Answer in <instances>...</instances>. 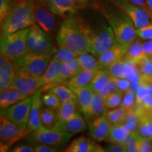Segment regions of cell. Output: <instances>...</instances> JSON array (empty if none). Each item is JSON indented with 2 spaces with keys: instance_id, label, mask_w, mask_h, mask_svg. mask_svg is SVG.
Here are the masks:
<instances>
[{
  "instance_id": "6da1fadb",
  "label": "cell",
  "mask_w": 152,
  "mask_h": 152,
  "mask_svg": "<svg viewBox=\"0 0 152 152\" xmlns=\"http://www.w3.org/2000/svg\"><path fill=\"white\" fill-rule=\"evenodd\" d=\"M77 17L90 43V53L96 58L116 42L113 29L103 14L89 20Z\"/></svg>"
},
{
  "instance_id": "7a4b0ae2",
  "label": "cell",
  "mask_w": 152,
  "mask_h": 152,
  "mask_svg": "<svg viewBox=\"0 0 152 152\" xmlns=\"http://www.w3.org/2000/svg\"><path fill=\"white\" fill-rule=\"evenodd\" d=\"M58 46L68 49L77 54L90 52V43L82 29L77 16H68L61 24L56 36Z\"/></svg>"
},
{
  "instance_id": "3957f363",
  "label": "cell",
  "mask_w": 152,
  "mask_h": 152,
  "mask_svg": "<svg viewBox=\"0 0 152 152\" xmlns=\"http://www.w3.org/2000/svg\"><path fill=\"white\" fill-rule=\"evenodd\" d=\"M102 14L111 26L118 42L130 45L136 40L137 28L132 20L116 6L106 2L102 6Z\"/></svg>"
},
{
  "instance_id": "277c9868",
  "label": "cell",
  "mask_w": 152,
  "mask_h": 152,
  "mask_svg": "<svg viewBox=\"0 0 152 152\" xmlns=\"http://www.w3.org/2000/svg\"><path fill=\"white\" fill-rule=\"evenodd\" d=\"M35 23V4L32 0H18L3 24L1 37L30 28Z\"/></svg>"
},
{
  "instance_id": "5b68a950",
  "label": "cell",
  "mask_w": 152,
  "mask_h": 152,
  "mask_svg": "<svg viewBox=\"0 0 152 152\" xmlns=\"http://www.w3.org/2000/svg\"><path fill=\"white\" fill-rule=\"evenodd\" d=\"M30 28L1 37L0 52L13 63L24 56L27 52V39Z\"/></svg>"
},
{
  "instance_id": "8992f818",
  "label": "cell",
  "mask_w": 152,
  "mask_h": 152,
  "mask_svg": "<svg viewBox=\"0 0 152 152\" xmlns=\"http://www.w3.org/2000/svg\"><path fill=\"white\" fill-rule=\"evenodd\" d=\"M57 51L52 39L37 24L30 27L27 39L26 53L35 55H54Z\"/></svg>"
},
{
  "instance_id": "52a82bcc",
  "label": "cell",
  "mask_w": 152,
  "mask_h": 152,
  "mask_svg": "<svg viewBox=\"0 0 152 152\" xmlns=\"http://www.w3.org/2000/svg\"><path fill=\"white\" fill-rule=\"evenodd\" d=\"M52 54L35 55L26 53L14 63L16 73L42 76L52 58Z\"/></svg>"
},
{
  "instance_id": "ba28073f",
  "label": "cell",
  "mask_w": 152,
  "mask_h": 152,
  "mask_svg": "<svg viewBox=\"0 0 152 152\" xmlns=\"http://www.w3.org/2000/svg\"><path fill=\"white\" fill-rule=\"evenodd\" d=\"M30 133L28 127L16 124L1 115L0 116V142L1 151H8L13 144L23 138H26Z\"/></svg>"
},
{
  "instance_id": "9c48e42d",
  "label": "cell",
  "mask_w": 152,
  "mask_h": 152,
  "mask_svg": "<svg viewBox=\"0 0 152 152\" xmlns=\"http://www.w3.org/2000/svg\"><path fill=\"white\" fill-rule=\"evenodd\" d=\"M73 135L69 132L42 127L39 130L30 132L26 140L35 144H46L57 147H63L68 144Z\"/></svg>"
},
{
  "instance_id": "30bf717a",
  "label": "cell",
  "mask_w": 152,
  "mask_h": 152,
  "mask_svg": "<svg viewBox=\"0 0 152 152\" xmlns=\"http://www.w3.org/2000/svg\"><path fill=\"white\" fill-rule=\"evenodd\" d=\"M116 6L132 20L136 28H141L152 23V14L130 0H109Z\"/></svg>"
},
{
  "instance_id": "8fae6325",
  "label": "cell",
  "mask_w": 152,
  "mask_h": 152,
  "mask_svg": "<svg viewBox=\"0 0 152 152\" xmlns=\"http://www.w3.org/2000/svg\"><path fill=\"white\" fill-rule=\"evenodd\" d=\"M32 101L33 97L30 95L14 105L1 109V115L16 124L28 127Z\"/></svg>"
},
{
  "instance_id": "7c38bea8",
  "label": "cell",
  "mask_w": 152,
  "mask_h": 152,
  "mask_svg": "<svg viewBox=\"0 0 152 152\" xmlns=\"http://www.w3.org/2000/svg\"><path fill=\"white\" fill-rule=\"evenodd\" d=\"M45 85V83L41 76H34L16 73V77L10 87H14L28 96H30L33 94L39 87Z\"/></svg>"
},
{
  "instance_id": "4fadbf2b",
  "label": "cell",
  "mask_w": 152,
  "mask_h": 152,
  "mask_svg": "<svg viewBox=\"0 0 152 152\" xmlns=\"http://www.w3.org/2000/svg\"><path fill=\"white\" fill-rule=\"evenodd\" d=\"M80 0H46L45 4L51 12L59 16H69L81 9Z\"/></svg>"
},
{
  "instance_id": "5bb4252c",
  "label": "cell",
  "mask_w": 152,
  "mask_h": 152,
  "mask_svg": "<svg viewBox=\"0 0 152 152\" xmlns=\"http://www.w3.org/2000/svg\"><path fill=\"white\" fill-rule=\"evenodd\" d=\"M34 4L35 23L47 35H51L54 31L56 26L54 14L49 10L44 3Z\"/></svg>"
},
{
  "instance_id": "9a60e30c",
  "label": "cell",
  "mask_w": 152,
  "mask_h": 152,
  "mask_svg": "<svg viewBox=\"0 0 152 152\" xmlns=\"http://www.w3.org/2000/svg\"><path fill=\"white\" fill-rule=\"evenodd\" d=\"M130 45H123L116 41L111 47L106 49L99 56L101 65L103 68H107L113 63L125 58Z\"/></svg>"
},
{
  "instance_id": "2e32d148",
  "label": "cell",
  "mask_w": 152,
  "mask_h": 152,
  "mask_svg": "<svg viewBox=\"0 0 152 152\" xmlns=\"http://www.w3.org/2000/svg\"><path fill=\"white\" fill-rule=\"evenodd\" d=\"M111 128V125L104 114L90 121L88 125L89 134L93 140L97 142H102L109 137Z\"/></svg>"
},
{
  "instance_id": "e0dca14e",
  "label": "cell",
  "mask_w": 152,
  "mask_h": 152,
  "mask_svg": "<svg viewBox=\"0 0 152 152\" xmlns=\"http://www.w3.org/2000/svg\"><path fill=\"white\" fill-rule=\"evenodd\" d=\"M41 92V90H37L33 94H32L33 101L28 124V128L30 132L39 130L43 127L40 120V109L43 103Z\"/></svg>"
},
{
  "instance_id": "ac0fdd59",
  "label": "cell",
  "mask_w": 152,
  "mask_h": 152,
  "mask_svg": "<svg viewBox=\"0 0 152 152\" xmlns=\"http://www.w3.org/2000/svg\"><path fill=\"white\" fill-rule=\"evenodd\" d=\"M52 129L75 134L86 130L87 124L84 118L79 113L76 112L75 115L68 121H58Z\"/></svg>"
},
{
  "instance_id": "d6986e66",
  "label": "cell",
  "mask_w": 152,
  "mask_h": 152,
  "mask_svg": "<svg viewBox=\"0 0 152 152\" xmlns=\"http://www.w3.org/2000/svg\"><path fill=\"white\" fill-rule=\"evenodd\" d=\"M16 71L14 63L1 55L0 56V90L8 88L16 77Z\"/></svg>"
},
{
  "instance_id": "ffe728a7",
  "label": "cell",
  "mask_w": 152,
  "mask_h": 152,
  "mask_svg": "<svg viewBox=\"0 0 152 152\" xmlns=\"http://www.w3.org/2000/svg\"><path fill=\"white\" fill-rule=\"evenodd\" d=\"M66 152H104V148L96 144L92 139L79 137L76 138L64 150Z\"/></svg>"
},
{
  "instance_id": "44dd1931",
  "label": "cell",
  "mask_w": 152,
  "mask_h": 152,
  "mask_svg": "<svg viewBox=\"0 0 152 152\" xmlns=\"http://www.w3.org/2000/svg\"><path fill=\"white\" fill-rule=\"evenodd\" d=\"M132 128L126 123L111 125L109 137L106 140L111 143L125 144L128 142L132 132Z\"/></svg>"
},
{
  "instance_id": "7402d4cb",
  "label": "cell",
  "mask_w": 152,
  "mask_h": 152,
  "mask_svg": "<svg viewBox=\"0 0 152 152\" xmlns=\"http://www.w3.org/2000/svg\"><path fill=\"white\" fill-rule=\"evenodd\" d=\"M29 96L21 91L17 90L14 87H9L1 91L0 94V108L1 109H6L14 105L23 99Z\"/></svg>"
},
{
  "instance_id": "603a6c76",
  "label": "cell",
  "mask_w": 152,
  "mask_h": 152,
  "mask_svg": "<svg viewBox=\"0 0 152 152\" xmlns=\"http://www.w3.org/2000/svg\"><path fill=\"white\" fill-rule=\"evenodd\" d=\"M106 106L103 96L99 93L93 92L90 106L85 117L87 121H92L100 115H104L106 111Z\"/></svg>"
},
{
  "instance_id": "cb8c5ba5",
  "label": "cell",
  "mask_w": 152,
  "mask_h": 152,
  "mask_svg": "<svg viewBox=\"0 0 152 152\" xmlns=\"http://www.w3.org/2000/svg\"><path fill=\"white\" fill-rule=\"evenodd\" d=\"M82 70L83 68L80 65V63L77 58L66 64H63L61 73L54 84L70 80L80 73Z\"/></svg>"
},
{
  "instance_id": "d4e9b609",
  "label": "cell",
  "mask_w": 152,
  "mask_h": 152,
  "mask_svg": "<svg viewBox=\"0 0 152 152\" xmlns=\"http://www.w3.org/2000/svg\"><path fill=\"white\" fill-rule=\"evenodd\" d=\"M72 90L75 92L76 95L77 104L80 106V110L85 115L88 110L94 91L92 90L90 85L80 87V88H75Z\"/></svg>"
},
{
  "instance_id": "484cf974",
  "label": "cell",
  "mask_w": 152,
  "mask_h": 152,
  "mask_svg": "<svg viewBox=\"0 0 152 152\" xmlns=\"http://www.w3.org/2000/svg\"><path fill=\"white\" fill-rule=\"evenodd\" d=\"M96 73V71L90 70H82L80 73L69 80L68 83V87L73 90L87 86L90 84Z\"/></svg>"
},
{
  "instance_id": "4316f807",
  "label": "cell",
  "mask_w": 152,
  "mask_h": 152,
  "mask_svg": "<svg viewBox=\"0 0 152 152\" xmlns=\"http://www.w3.org/2000/svg\"><path fill=\"white\" fill-rule=\"evenodd\" d=\"M63 64L52 57L49 62L47 69L45 70V73L41 76L42 78L45 82V85L52 84L54 85L56 79L58 78V75L61 73Z\"/></svg>"
},
{
  "instance_id": "83f0119b",
  "label": "cell",
  "mask_w": 152,
  "mask_h": 152,
  "mask_svg": "<svg viewBox=\"0 0 152 152\" xmlns=\"http://www.w3.org/2000/svg\"><path fill=\"white\" fill-rule=\"evenodd\" d=\"M111 79V75L107 68H102L96 72L89 85L94 92L100 93L108 85Z\"/></svg>"
},
{
  "instance_id": "f1b7e54d",
  "label": "cell",
  "mask_w": 152,
  "mask_h": 152,
  "mask_svg": "<svg viewBox=\"0 0 152 152\" xmlns=\"http://www.w3.org/2000/svg\"><path fill=\"white\" fill-rule=\"evenodd\" d=\"M147 57V55L144 52L142 43L136 39L130 45L125 58L134 63L137 66Z\"/></svg>"
},
{
  "instance_id": "f546056e",
  "label": "cell",
  "mask_w": 152,
  "mask_h": 152,
  "mask_svg": "<svg viewBox=\"0 0 152 152\" xmlns=\"http://www.w3.org/2000/svg\"><path fill=\"white\" fill-rule=\"evenodd\" d=\"M77 58L83 70H90L97 72L103 68L96 57L88 52L81 53L77 56Z\"/></svg>"
},
{
  "instance_id": "4dcf8cb0",
  "label": "cell",
  "mask_w": 152,
  "mask_h": 152,
  "mask_svg": "<svg viewBox=\"0 0 152 152\" xmlns=\"http://www.w3.org/2000/svg\"><path fill=\"white\" fill-rule=\"evenodd\" d=\"M40 120L44 128L52 129L58 121L57 110L47 107L46 106H42L40 109Z\"/></svg>"
},
{
  "instance_id": "1f68e13d",
  "label": "cell",
  "mask_w": 152,
  "mask_h": 152,
  "mask_svg": "<svg viewBox=\"0 0 152 152\" xmlns=\"http://www.w3.org/2000/svg\"><path fill=\"white\" fill-rule=\"evenodd\" d=\"M77 101L76 99L62 103L60 107L57 109L58 121H68L76 113V106Z\"/></svg>"
},
{
  "instance_id": "d6a6232c",
  "label": "cell",
  "mask_w": 152,
  "mask_h": 152,
  "mask_svg": "<svg viewBox=\"0 0 152 152\" xmlns=\"http://www.w3.org/2000/svg\"><path fill=\"white\" fill-rule=\"evenodd\" d=\"M127 113H128V111L121 106V107L112 109V110H110V111H106L104 113V115L110 124L113 125L124 122Z\"/></svg>"
},
{
  "instance_id": "836d02e7",
  "label": "cell",
  "mask_w": 152,
  "mask_h": 152,
  "mask_svg": "<svg viewBox=\"0 0 152 152\" xmlns=\"http://www.w3.org/2000/svg\"><path fill=\"white\" fill-rule=\"evenodd\" d=\"M50 90L58 96L62 103H65V102L77 99L75 92L70 87L68 88L64 85H56V86L52 87Z\"/></svg>"
},
{
  "instance_id": "e575fe53",
  "label": "cell",
  "mask_w": 152,
  "mask_h": 152,
  "mask_svg": "<svg viewBox=\"0 0 152 152\" xmlns=\"http://www.w3.org/2000/svg\"><path fill=\"white\" fill-rule=\"evenodd\" d=\"M152 94V85L149 83L139 82L135 94V106H140L142 102L147 96Z\"/></svg>"
},
{
  "instance_id": "d590c367",
  "label": "cell",
  "mask_w": 152,
  "mask_h": 152,
  "mask_svg": "<svg viewBox=\"0 0 152 152\" xmlns=\"http://www.w3.org/2000/svg\"><path fill=\"white\" fill-rule=\"evenodd\" d=\"M77 56H78V54L72 52L70 49L60 47L59 49H57L55 54L53 55V57L62 64H66V63L75 59L77 58Z\"/></svg>"
},
{
  "instance_id": "8d00e7d4",
  "label": "cell",
  "mask_w": 152,
  "mask_h": 152,
  "mask_svg": "<svg viewBox=\"0 0 152 152\" xmlns=\"http://www.w3.org/2000/svg\"><path fill=\"white\" fill-rule=\"evenodd\" d=\"M126 64V59L123 58L118 61L113 63L107 68L111 77L115 78H123L125 77V68Z\"/></svg>"
},
{
  "instance_id": "74e56055",
  "label": "cell",
  "mask_w": 152,
  "mask_h": 152,
  "mask_svg": "<svg viewBox=\"0 0 152 152\" xmlns=\"http://www.w3.org/2000/svg\"><path fill=\"white\" fill-rule=\"evenodd\" d=\"M124 92L118 91L116 92L112 93L109 96L104 98V103L107 109H115L121 105L123 100V96Z\"/></svg>"
},
{
  "instance_id": "f35d334b",
  "label": "cell",
  "mask_w": 152,
  "mask_h": 152,
  "mask_svg": "<svg viewBox=\"0 0 152 152\" xmlns=\"http://www.w3.org/2000/svg\"><path fill=\"white\" fill-rule=\"evenodd\" d=\"M42 100L44 105L56 110L58 109L62 104L58 96L51 90L42 95Z\"/></svg>"
},
{
  "instance_id": "ab89813d",
  "label": "cell",
  "mask_w": 152,
  "mask_h": 152,
  "mask_svg": "<svg viewBox=\"0 0 152 152\" xmlns=\"http://www.w3.org/2000/svg\"><path fill=\"white\" fill-rule=\"evenodd\" d=\"M134 103H135V94L134 91L130 88L124 92L121 106L127 111H130L133 109Z\"/></svg>"
},
{
  "instance_id": "60d3db41",
  "label": "cell",
  "mask_w": 152,
  "mask_h": 152,
  "mask_svg": "<svg viewBox=\"0 0 152 152\" xmlns=\"http://www.w3.org/2000/svg\"><path fill=\"white\" fill-rule=\"evenodd\" d=\"M11 0H0V23L3 24L14 7Z\"/></svg>"
},
{
  "instance_id": "b9f144b4",
  "label": "cell",
  "mask_w": 152,
  "mask_h": 152,
  "mask_svg": "<svg viewBox=\"0 0 152 152\" xmlns=\"http://www.w3.org/2000/svg\"><path fill=\"white\" fill-rule=\"evenodd\" d=\"M137 152H152V141L140 134L137 140Z\"/></svg>"
},
{
  "instance_id": "7bdbcfd3",
  "label": "cell",
  "mask_w": 152,
  "mask_h": 152,
  "mask_svg": "<svg viewBox=\"0 0 152 152\" xmlns=\"http://www.w3.org/2000/svg\"><path fill=\"white\" fill-rule=\"evenodd\" d=\"M118 91H121V90H119L118 87L117 86V84L115 80V77H111V80L109 81V83H108V85H106V87L99 93V94L102 95L104 98H105L106 96H109V94H112V93L116 92Z\"/></svg>"
},
{
  "instance_id": "ee69618b",
  "label": "cell",
  "mask_w": 152,
  "mask_h": 152,
  "mask_svg": "<svg viewBox=\"0 0 152 152\" xmlns=\"http://www.w3.org/2000/svg\"><path fill=\"white\" fill-rule=\"evenodd\" d=\"M137 35L142 39H152V23L145 27L137 28Z\"/></svg>"
},
{
  "instance_id": "f6af8a7d",
  "label": "cell",
  "mask_w": 152,
  "mask_h": 152,
  "mask_svg": "<svg viewBox=\"0 0 152 152\" xmlns=\"http://www.w3.org/2000/svg\"><path fill=\"white\" fill-rule=\"evenodd\" d=\"M34 146L35 152H58L61 151L58 147L46 144L37 143Z\"/></svg>"
},
{
  "instance_id": "bcb514c9",
  "label": "cell",
  "mask_w": 152,
  "mask_h": 152,
  "mask_svg": "<svg viewBox=\"0 0 152 152\" xmlns=\"http://www.w3.org/2000/svg\"><path fill=\"white\" fill-rule=\"evenodd\" d=\"M104 151L106 152H128L125 144L111 143L109 146L104 148Z\"/></svg>"
},
{
  "instance_id": "7dc6e473",
  "label": "cell",
  "mask_w": 152,
  "mask_h": 152,
  "mask_svg": "<svg viewBox=\"0 0 152 152\" xmlns=\"http://www.w3.org/2000/svg\"><path fill=\"white\" fill-rule=\"evenodd\" d=\"M115 80L119 90L123 91V92H125V91L131 88V82L127 78H125V77H123V78H115Z\"/></svg>"
},
{
  "instance_id": "c3c4849f",
  "label": "cell",
  "mask_w": 152,
  "mask_h": 152,
  "mask_svg": "<svg viewBox=\"0 0 152 152\" xmlns=\"http://www.w3.org/2000/svg\"><path fill=\"white\" fill-rule=\"evenodd\" d=\"M12 152H34V146L31 144H22L16 145L12 149L10 150Z\"/></svg>"
},
{
  "instance_id": "681fc988",
  "label": "cell",
  "mask_w": 152,
  "mask_h": 152,
  "mask_svg": "<svg viewBox=\"0 0 152 152\" xmlns=\"http://www.w3.org/2000/svg\"><path fill=\"white\" fill-rule=\"evenodd\" d=\"M137 107H140L144 110H147V111H152V94L147 96L142 101L140 105Z\"/></svg>"
},
{
  "instance_id": "f907efd6",
  "label": "cell",
  "mask_w": 152,
  "mask_h": 152,
  "mask_svg": "<svg viewBox=\"0 0 152 152\" xmlns=\"http://www.w3.org/2000/svg\"><path fill=\"white\" fill-rule=\"evenodd\" d=\"M142 46L145 54L148 56H152V39H149L147 42H144L142 43Z\"/></svg>"
},
{
  "instance_id": "816d5d0a",
  "label": "cell",
  "mask_w": 152,
  "mask_h": 152,
  "mask_svg": "<svg viewBox=\"0 0 152 152\" xmlns=\"http://www.w3.org/2000/svg\"><path fill=\"white\" fill-rule=\"evenodd\" d=\"M130 1H132V3H134V4L137 5V6H139V7H142V8H143L144 9H146L147 11H149V12L152 14L151 11H150L149 7H148L147 0H130Z\"/></svg>"
},
{
  "instance_id": "f5cc1de1",
  "label": "cell",
  "mask_w": 152,
  "mask_h": 152,
  "mask_svg": "<svg viewBox=\"0 0 152 152\" xmlns=\"http://www.w3.org/2000/svg\"><path fill=\"white\" fill-rule=\"evenodd\" d=\"M147 2L148 7H149L150 11H151V12L152 13V0H147Z\"/></svg>"
},
{
  "instance_id": "db71d44e",
  "label": "cell",
  "mask_w": 152,
  "mask_h": 152,
  "mask_svg": "<svg viewBox=\"0 0 152 152\" xmlns=\"http://www.w3.org/2000/svg\"><path fill=\"white\" fill-rule=\"evenodd\" d=\"M34 1V3H45L46 0H32Z\"/></svg>"
},
{
  "instance_id": "11a10c76",
  "label": "cell",
  "mask_w": 152,
  "mask_h": 152,
  "mask_svg": "<svg viewBox=\"0 0 152 152\" xmlns=\"http://www.w3.org/2000/svg\"><path fill=\"white\" fill-rule=\"evenodd\" d=\"M80 1H82V2H85V1H86L87 0H80Z\"/></svg>"
}]
</instances>
